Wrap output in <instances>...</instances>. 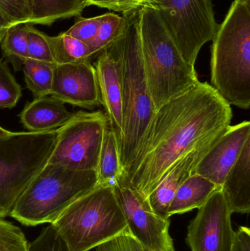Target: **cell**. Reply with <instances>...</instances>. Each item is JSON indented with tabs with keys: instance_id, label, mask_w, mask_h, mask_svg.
Instances as JSON below:
<instances>
[{
	"instance_id": "1",
	"label": "cell",
	"mask_w": 250,
	"mask_h": 251,
	"mask_svg": "<svg viewBox=\"0 0 250 251\" xmlns=\"http://www.w3.org/2000/svg\"><path fill=\"white\" fill-rule=\"evenodd\" d=\"M230 104L207 82H199L156 111L140 150L120 182L147 200L170 168L230 126Z\"/></svg>"
},
{
	"instance_id": "2",
	"label": "cell",
	"mask_w": 250,
	"mask_h": 251,
	"mask_svg": "<svg viewBox=\"0 0 250 251\" xmlns=\"http://www.w3.org/2000/svg\"><path fill=\"white\" fill-rule=\"evenodd\" d=\"M123 15L126 19L122 52L123 129L118 143L122 178L136 159L157 111L144 69L139 35V8Z\"/></svg>"
},
{
	"instance_id": "3",
	"label": "cell",
	"mask_w": 250,
	"mask_h": 251,
	"mask_svg": "<svg viewBox=\"0 0 250 251\" xmlns=\"http://www.w3.org/2000/svg\"><path fill=\"white\" fill-rule=\"evenodd\" d=\"M211 86L230 105L250 107V5L234 1L212 39Z\"/></svg>"
},
{
	"instance_id": "4",
	"label": "cell",
	"mask_w": 250,
	"mask_h": 251,
	"mask_svg": "<svg viewBox=\"0 0 250 251\" xmlns=\"http://www.w3.org/2000/svg\"><path fill=\"white\" fill-rule=\"evenodd\" d=\"M139 35L147 82L156 109L200 82L195 67L185 60L158 13L139 8Z\"/></svg>"
},
{
	"instance_id": "5",
	"label": "cell",
	"mask_w": 250,
	"mask_h": 251,
	"mask_svg": "<svg viewBox=\"0 0 250 251\" xmlns=\"http://www.w3.org/2000/svg\"><path fill=\"white\" fill-rule=\"evenodd\" d=\"M97 185L96 171H75L46 164L21 195L10 216L26 226L52 224Z\"/></svg>"
},
{
	"instance_id": "6",
	"label": "cell",
	"mask_w": 250,
	"mask_h": 251,
	"mask_svg": "<svg viewBox=\"0 0 250 251\" xmlns=\"http://www.w3.org/2000/svg\"><path fill=\"white\" fill-rule=\"evenodd\" d=\"M70 251H89L127 232V224L110 185H97L51 224Z\"/></svg>"
},
{
	"instance_id": "7",
	"label": "cell",
	"mask_w": 250,
	"mask_h": 251,
	"mask_svg": "<svg viewBox=\"0 0 250 251\" xmlns=\"http://www.w3.org/2000/svg\"><path fill=\"white\" fill-rule=\"evenodd\" d=\"M57 129L12 131L0 137V218L10 216L21 195L46 165Z\"/></svg>"
},
{
	"instance_id": "8",
	"label": "cell",
	"mask_w": 250,
	"mask_h": 251,
	"mask_svg": "<svg viewBox=\"0 0 250 251\" xmlns=\"http://www.w3.org/2000/svg\"><path fill=\"white\" fill-rule=\"evenodd\" d=\"M158 13L186 62L195 67L202 47L212 41L217 26L212 0H146Z\"/></svg>"
},
{
	"instance_id": "9",
	"label": "cell",
	"mask_w": 250,
	"mask_h": 251,
	"mask_svg": "<svg viewBox=\"0 0 250 251\" xmlns=\"http://www.w3.org/2000/svg\"><path fill=\"white\" fill-rule=\"evenodd\" d=\"M108 119L104 112L80 111L57 128V140L48 165L75 171H97Z\"/></svg>"
},
{
	"instance_id": "10",
	"label": "cell",
	"mask_w": 250,
	"mask_h": 251,
	"mask_svg": "<svg viewBox=\"0 0 250 251\" xmlns=\"http://www.w3.org/2000/svg\"><path fill=\"white\" fill-rule=\"evenodd\" d=\"M113 187L127 224V232L149 250L176 251L169 231L170 219L156 215L148 201L127 184L118 181Z\"/></svg>"
},
{
	"instance_id": "11",
	"label": "cell",
	"mask_w": 250,
	"mask_h": 251,
	"mask_svg": "<svg viewBox=\"0 0 250 251\" xmlns=\"http://www.w3.org/2000/svg\"><path fill=\"white\" fill-rule=\"evenodd\" d=\"M232 214L221 189L214 192L188 226L186 243L191 251H231Z\"/></svg>"
},
{
	"instance_id": "12",
	"label": "cell",
	"mask_w": 250,
	"mask_h": 251,
	"mask_svg": "<svg viewBox=\"0 0 250 251\" xmlns=\"http://www.w3.org/2000/svg\"><path fill=\"white\" fill-rule=\"evenodd\" d=\"M124 32L97 57L95 69L109 126L114 131L117 143L123 129V52Z\"/></svg>"
},
{
	"instance_id": "13",
	"label": "cell",
	"mask_w": 250,
	"mask_h": 251,
	"mask_svg": "<svg viewBox=\"0 0 250 251\" xmlns=\"http://www.w3.org/2000/svg\"><path fill=\"white\" fill-rule=\"evenodd\" d=\"M51 97L63 104L92 109L101 105L95 66L91 61L55 65Z\"/></svg>"
},
{
	"instance_id": "14",
	"label": "cell",
	"mask_w": 250,
	"mask_h": 251,
	"mask_svg": "<svg viewBox=\"0 0 250 251\" xmlns=\"http://www.w3.org/2000/svg\"><path fill=\"white\" fill-rule=\"evenodd\" d=\"M249 139V121L229 126L198 162L192 174H199L222 187Z\"/></svg>"
},
{
	"instance_id": "15",
	"label": "cell",
	"mask_w": 250,
	"mask_h": 251,
	"mask_svg": "<svg viewBox=\"0 0 250 251\" xmlns=\"http://www.w3.org/2000/svg\"><path fill=\"white\" fill-rule=\"evenodd\" d=\"M220 136L198 146L170 168L165 176L147 198L148 204L156 215L164 219H170L169 206L176 191L181 184L192 175L198 162L205 156Z\"/></svg>"
},
{
	"instance_id": "16",
	"label": "cell",
	"mask_w": 250,
	"mask_h": 251,
	"mask_svg": "<svg viewBox=\"0 0 250 251\" xmlns=\"http://www.w3.org/2000/svg\"><path fill=\"white\" fill-rule=\"evenodd\" d=\"M222 191L232 213L250 211V139L226 177Z\"/></svg>"
},
{
	"instance_id": "17",
	"label": "cell",
	"mask_w": 250,
	"mask_h": 251,
	"mask_svg": "<svg viewBox=\"0 0 250 251\" xmlns=\"http://www.w3.org/2000/svg\"><path fill=\"white\" fill-rule=\"evenodd\" d=\"M73 113L51 96L34 99L20 113L21 122L29 131H51L68 122Z\"/></svg>"
},
{
	"instance_id": "18",
	"label": "cell",
	"mask_w": 250,
	"mask_h": 251,
	"mask_svg": "<svg viewBox=\"0 0 250 251\" xmlns=\"http://www.w3.org/2000/svg\"><path fill=\"white\" fill-rule=\"evenodd\" d=\"M221 187L208 178L192 174L178 189L168 209V217L199 209Z\"/></svg>"
},
{
	"instance_id": "19",
	"label": "cell",
	"mask_w": 250,
	"mask_h": 251,
	"mask_svg": "<svg viewBox=\"0 0 250 251\" xmlns=\"http://www.w3.org/2000/svg\"><path fill=\"white\" fill-rule=\"evenodd\" d=\"M30 18L27 25H49L62 19L80 17L87 0H29Z\"/></svg>"
},
{
	"instance_id": "20",
	"label": "cell",
	"mask_w": 250,
	"mask_h": 251,
	"mask_svg": "<svg viewBox=\"0 0 250 251\" xmlns=\"http://www.w3.org/2000/svg\"><path fill=\"white\" fill-rule=\"evenodd\" d=\"M96 171L98 185L114 187L123 177L118 143L115 134L110 126L107 127L104 134Z\"/></svg>"
},
{
	"instance_id": "21",
	"label": "cell",
	"mask_w": 250,
	"mask_h": 251,
	"mask_svg": "<svg viewBox=\"0 0 250 251\" xmlns=\"http://www.w3.org/2000/svg\"><path fill=\"white\" fill-rule=\"evenodd\" d=\"M54 65L68 64L92 60L89 46L65 32L57 36L45 34Z\"/></svg>"
},
{
	"instance_id": "22",
	"label": "cell",
	"mask_w": 250,
	"mask_h": 251,
	"mask_svg": "<svg viewBox=\"0 0 250 251\" xmlns=\"http://www.w3.org/2000/svg\"><path fill=\"white\" fill-rule=\"evenodd\" d=\"M55 65L27 58L22 67L26 88L32 92L34 99L51 94L53 73Z\"/></svg>"
},
{
	"instance_id": "23",
	"label": "cell",
	"mask_w": 250,
	"mask_h": 251,
	"mask_svg": "<svg viewBox=\"0 0 250 251\" xmlns=\"http://www.w3.org/2000/svg\"><path fill=\"white\" fill-rule=\"evenodd\" d=\"M125 27L126 19L123 15L120 16L114 13L103 14L98 32L88 44L92 60L108 49L124 32Z\"/></svg>"
},
{
	"instance_id": "24",
	"label": "cell",
	"mask_w": 250,
	"mask_h": 251,
	"mask_svg": "<svg viewBox=\"0 0 250 251\" xmlns=\"http://www.w3.org/2000/svg\"><path fill=\"white\" fill-rule=\"evenodd\" d=\"M3 55L13 65L16 72L21 70L28 57L26 25H18L6 32L1 42Z\"/></svg>"
},
{
	"instance_id": "25",
	"label": "cell",
	"mask_w": 250,
	"mask_h": 251,
	"mask_svg": "<svg viewBox=\"0 0 250 251\" xmlns=\"http://www.w3.org/2000/svg\"><path fill=\"white\" fill-rule=\"evenodd\" d=\"M30 18L29 0H0V26L8 30L27 25Z\"/></svg>"
},
{
	"instance_id": "26",
	"label": "cell",
	"mask_w": 250,
	"mask_h": 251,
	"mask_svg": "<svg viewBox=\"0 0 250 251\" xmlns=\"http://www.w3.org/2000/svg\"><path fill=\"white\" fill-rule=\"evenodd\" d=\"M22 91V87L16 82L7 63L0 59V109L16 107Z\"/></svg>"
},
{
	"instance_id": "27",
	"label": "cell",
	"mask_w": 250,
	"mask_h": 251,
	"mask_svg": "<svg viewBox=\"0 0 250 251\" xmlns=\"http://www.w3.org/2000/svg\"><path fill=\"white\" fill-rule=\"evenodd\" d=\"M0 251H29V243L21 228L1 218Z\"/></svg>"
},
{
	"instance_id": "28",
	"label": "cell",
	"mask_w": 250,
	"mask_h": 251,
	"mask_svg": "<svg viewBox=\"0 0 250 251\" xmlns=\"http://www.w3.org/2000/svg\"><path fill=\"white\" fill-rule=\"evenodd\" d=\"M27 29L28 57L32 60L54 64L48 43L44 32L34 27L33 25H26Z\"/></svg>"
},
{
	"instance_id": "29",
	"label": "cell",
	"mask_w": 250,
	"mask_h": 251,
	"mask_svg": "<svg viewBox=\"0 0 250 251\" xmlns=\"http://www.w3.org/2000/svg\"><path fill=\"white\" fill-rule=\"evenodd\" d=\"M29 251H70L65 242L49 224L43 228L36 239L29 243Z\"/></svg>"
},
{
	"instance_id": "30",
	"label": "cell",
	"mask_w": 250,
	"mask_h": 251,
	"mask_svg": "<svg viewBox=\"0 0 250 251\" xmlns=\"http://www.w3.org/2000/svg\"><path fill=\"white\" fill-rule=\"evenodd\" d=\"M101 19L102 15L91 18L79 17L76 23L64 32L88 45L96 35Z\"/></svg>"
},
{
	"instance_id": "31",
	"label": "cell",
	"mask_w": 250,
	"mask_h": 251,
	"mask_svg": "<svg viewBox=\"0 0 250 251\" xmlns=\"http://www.w3.org/2000/svg\"><path fill=\"white\" fill-rule=\"evenodd\" d=\"M95 251H153L144 247L128 232L95 248Z\"/></svg>"
},
{
	"instance_id": "32",
	"label": "cell",
	"mask_w": 250,
	"mask_h": 251,
	"mask_svg": "<svg viewBox=\"0 0 250 251\" xmlns=\"http://www.w3.org/2000/svg\"><path fill=\"white\" fill-rule=\"evenodd\" d=\"M88 5H94L113 11L126 13L137 10L145 4L146 0H87Z\"/></svg>"
},
{
	"instance_id": "33",
	"label": "cell",
	"mask_w": 250,
	"mask_h": 251,
	"mask_svg": "<svg viewBox=\"0 0 250 251\" xmlns=\"http://www.w3.org/2000/svg\"><path fill=\"white\" fill-rule=\"evenodd\" d=\"M231 251H250V231L248 227L241 226L233 237Z\"/></svg>"
},
{
	"instance_id": "34",
	"label": "cell",
	"mask_w": 250,
	"mask_h": 251,
	"mask_svg": "<svg viewBox=\"0 0 250 251\" xmlns=\"http://www.w3.org/2000/svg\"><path fill=\"white\" fill-rule=\"evenodd\" d=\"M11 132L12 131L5 129V128H2V127L0 126V137H4V136L8 135V134H10Z\"/></svg>"
},
{
	"instance_id": "35",
	"label": "cell",
	"mask_w": 250,
	"mask_h": 251,
	"mask_svg": "<svg viewBox=\"0 0 250 251\" xmlns=\"http://www.w3.org/2000/svg\"><path fill=\"white\" fill-rule=\"evenodd\" d=\"M7 31V30H5V29H2V28L0 26V45H1V41H2L3 38H4V35H5Z\"/></svg>"
},
{
	"instance_id": "36",
	"label": "cell",
	"mask_w": 250,
	"mask_h": 251,
	"mask_svg": "<svg viewBox=\"0 0 250 251\" xmlns=\"http://www.w3.org/2000/svg\"><path fill=\"white\" fill-rule=\"evenodd\" d=\"M238 2L244 3V4H249L250 5V0H235Z\"/></svg>"
}]
</instances>
